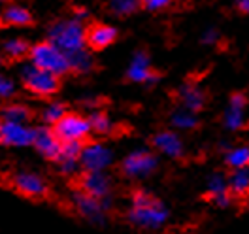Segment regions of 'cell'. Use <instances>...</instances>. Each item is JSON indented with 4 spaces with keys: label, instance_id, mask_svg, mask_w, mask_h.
Listing matches in <instances>:
<instances>
[{
    "label": "cell",
    "instance_id": "15",
    "mask_svg": "<svg viewBox=\"0 0 249 234\" xmlns=\"http://www.w3.org/2000/svg\"><path fill=\"white\" fill-rule=\"evenodd\" d=\"M246 108H248V98L242 93H234L225 109V126L229 130H240L246 123Z\"/></svg>",
    "mask_w": 249,
    "mask_h": 234
},
{
    "label": "cell",
    "instance_id": "30",
    "mask_svg": "<svg viewBox=\"0 0 249 234\" xmlns=\"http://www.w3.org/2000/svg\"><path fill=\"white\" fill-rule=\"evenodd\" d=\"M16 94V83L14 79L0 74V98H12Z\"/></svg>",
    "mask_w": 249,
    "mask_h": 234
},
{
    "label": "cell",
    "instance_id": "12",
    "mask_svg": "<svg viewBox=\"0 0 249 234\" xmlns=\"http://www.w3.org/2000/svg\"><path fill=\"white\" fill-rule=\"evenodd\" d=\"M126 78L134 83H155L157 74L151 68L149 55L145 51H136L126 68Z\"/></svg>",
    "mask_w": 249,
    "mask_h": 234
},
{
    "label": "cell",
    "instance_id": "3",
    "mask_svg": "<svg viewBox=\"0 0 249 234\" xmlns=\"http://www.w3.org/2000/svg\"><path fill=\"white\" fill-rule=\"evenodd\" d=\"M29 59H31V64L42 68V70H47V72H51L59 78L64 76L66 72H70L68 55L49 40L32 46L31 51H29Z\"/></svg>",
    "mask_w": 249,
    "mask_h": 234
},
{
    "label": "cell",
    "instance_id": "2",
    "mask_svg": "<svg viewBox=\"0 0 249 234\" xmlns=\"http://www.w3.org/2000/svg\"><path fill=\"white\" fill-rule=\"evenodd\" d=\"M49 42H53L68 57L85 49V27L79 17H64L49 27Z\"/></svg>",
    "mask_w": 249,
    "mask_h": 234
},
{
    "label": "cell",
    "instance_id": "14",
    "mask_svg": "<svg viewBox=\"0 0 249 234\" xmlns=\"http://www.w3.org/2000/svg\"><path fill=\"white\" fill-rule=\"evenodd\" d=\"M79 185H81V191H85L87 195H91L94 198H100V200H106L109 197V191H111L109 178L104 172L85 170V176L81 178Z\"/></svg>",
    "mask_w": 249,
    "mask_h": 234
},
{
    "label": "cell",
    "instance_id": "7",
    "mask_svg": "<svg viewBox=\"0 0 249 234\" xmlns=\"http://www.w3.org/2000/svg\"><path fill=\"white\" fill-rule=\"evenodd\" d=\"M111 162H113V153L108 145H104L100 142L83 144V149L79 155V164L83 166V170L104 172Z\"/></svg>",
    "mask_w": 249,
    "mask_h": 234
},
{
    "label": "cell",
    "instance_id": "35",
    "mask_svg": "<svg viewBox=\"0 0 249 234\" xmlns=\"http://www.w3.org/2000/svg\"><path fill=\"white\" fill-rule=\"evenodd\" d=\"M0 64H2V55H0Z\"/></svg>",
    "mask_w": 249,
    "mask_h": 234
},
{
    "label": "cell",
    "instance_id": "16",
    "mask_svg": "<svg viewBox=\"0 0 249 234\" xmlns=\"http://www.w3.org/2000/svg\"><path fill=\"white\" fill-rule=\"evenodd\" d=\"M153 145L159 153L170 157V159H179L185 153V145H183V140L172 132V130H160L157 132L155 138H153Z\"/></svg>",
    "mask_w": 249,
    "mask_h": 234
},
{
    "label": "cell",
    "instance_id": "26",
    "mask_svg": "<svg viewBox=\"0 0 249 234\" xmlns=\"http://www.w3.org/2000/svg\"><path fill=\"white\" fill-rule=\"evenodd\" d=\"M87 119H89V125H91V132H94V134L104 136L111 130V121L104 111H93Z\"/></svg>",
    "mask_w": 249,
    "mask_h": 234
},
{
    "label": "cell",
    "instance_id": "34",
    "mask_svg": "<svg viewBox=\"0 0 249 234\" xmlns=\"http://www.w3.org/2000/svg\"><path fill=\"white\" fill-rule=\"evenodd\" d=\"M0 136H2V119H0Z\"/></svg>",
    "mask_w": 249,
    "mask_h": 234
},
{
    "label": "cell",
    "instance_id": "23",
    "mask_svg": "<svg viewBox=\"0 0 249 234\" xmlns=\"http://www.w3.org/2000/svg\"><path fill=\"white\" fill-rule=\"evenodd\" d=\"M2 51H4V55H6L8 59H12V61H19V59H23V57H27V55H29L31 46H29L25 40H21V38H12V40L4 42Z\"/></svg>",
    "mask_w": 249,
    "mask_h": 234
},
{
    "label": "cell",
    "instance_id": "13",
    "mask_svg": "<svg viewBox=\"0 0 249 234\" xmlns=\"http://www.w3.org/2000/svg\"><path fill=\"white\" fill-rule=\"evenodd\" d=\"M117 40V29L106 23H94L93 27L85 29V42L93 51H102Z\"/></svg>",
    "mask_w": 249,
    "mask_h": 234
},
{
    "label": "cell",
    "instance_id": "24",
    "mask_svg": "<svg viewBox=\"0 0 249 234\" xmlns=\"http://www.w3.org/2000/svg\"><path fill=\"white\" fill-rule=\"evenodd\" d=\"M32 117V111L25 104H10L2 111L4 121H16V123H29Z\"/></svg>",
    "mask_w": 249,
    "mask_h": 234
},
{
    "label": "cell",
    "instance_id": "5",
    "mask_svg": "<svg viewBox=\"0 0 249 234\" xmlns=\"http://www.w3.org/2000/svg\"><path fill=\"white\" fill-rule=\"evenodd\" d=\"M53 130L61 138V142H85L93 134L87 117L68 111L53 125Z\"/></svg>",
    "mask_w": 249,
    "mask_h": 234
},
{
    "label": "cell",
    "instance_id": "17",
    "mask_svg": "<svg viewBox=\"0 0 249 234\" xmlns=\"http://www.w3.org/2000/svg\"><path fill=\"white\" fill-rule=\"evenodd\" d=\"M231 189H229V180L221 174H213L210 180H208V197L217 204L227 208L231 204Z\"/></svg>",
    "mask_w": 249,
    "mask_h": 234
},
{
    "label": "cell",
    "instance_id": "22",
    "mask_svg": "<svg viewBox=\"0 0 249 234\" xmlns=\"http://www.w3.org/2000/svg\"><path fill=\"white\" fill-rule=\"evenodd\" d=\"M170 123L176 126L178 130H191V128H195L196 123H198L196 111H191V109H187L181 106V108L176 109L170 115Z\"/></svg>",
    "mask_w": 249,
    "mask_h": 234
},
{
    "label": "cell",
    "instance_id": "10",
    "mask_svg": "<svg viewBox=\"0 0 249 234\" xmlns=\"http://www.w3.org/2000/svg\"><path fill=\"white\" fill-rule=\"evenodd\" d=\"M0 142L12 147H25L34 142V128L29 123H16V121H2V136Z\"/></svg>",
    "mask_w": 249,
    "mask_h": 234
},
{
    "label": "cell",
    "instance_id": "18",
    "mask_svg": "<svg viewBox=\"0 0 249 234\" xmlns=\"http://www.w3.org/2000/svg\"><path fill=\"white\" fill-rule=\"evenodd\" d=\"M178 96H179L181 106L191 109V111H198L206 104V94H204L202 87H198L196 83H185V85H181L179 91H178Z\"/></svg>",
    "mask_w": 249,
    "mask_h": 234
},
{
    "label": "cell",
    "instance_id": "11",
    "mask_svg": "<svg viewBox=\"0 0 249 234\" xmlns=\"http://www.w3.org/2000/svg\"><path fill=\"white\" fill-rule=\"evenodd\" d=\"M14 187L29 198H44L47 195L46 180L34 172H19L14 176Z\"/></svg>",
    "mask_w": 249,
    "mask_h": 234
},
{
    "label": "cell",
    "instance_id": "25",
    "mask_svg": "<svg viewBox=\"0 0 249 234\" xmlns=\"http://www.w3.org/2000/svg\"><path fill=\"white\" fill-rule=\"evenodd\" d=\"M68 61H70V70H72V72L87 74V72L93 70V57H91V53H89L87 49H81L78 53L70 55Z\"/></svg>",
    "mask_w": 249,
    "mask_h": 234
},
{
    "label": "cell",
    "instance_id": "29",
    "mask_svg": "<svg viewBox=\"0 0 249 234\" xmlns=\"http://www.w3.org/2000/svg\"><path fill=\"white\" fill-rule=\"evenodd\" d=\"M83 144H85V142H62L61 155H59V159H70V161H79L81 149H83ZM59 159H57V161H59Z\"/></svg>",
    "mask_w": 249,
    "mask_h": 234
},
{
    "label": "cell",
    "instance_id": "27",
    "mask_svg": "<svg viewBox=\"0 0 249 234\" xmlns=\"http://www.w3.org/2000/svg\"><path fill=\"white\" fill-rule=\"evenodd\" d=\"M140 6H142V0H111V2H109L111 14L121 16V17L134 14Z\"/></svg>",
    "mask_w": 249,
    "mask_h": 234
},
{
    "label": "cell",
    "instance_id": "4",
    "mask_svg": "<svg viewBox=\"0 0 249 234\" xmlns=\"http://www.w3.org/2000/svg\"><path fill=\"white\" fill-rule=\"evenodd\" d=\"M21 79L29 93H32L34 96H42V98L53 96L59 91V85H61L59 76H55L47 70H42L34 64H27L21 70Z\"/></svg>",
    "mask_w": 249,
    "mask_h": 234
},
{
    "label": "cell",
    "instance_id": "32",
    "mask_svg": "<svg viewBox=\"0 0 249 234\" xmlns=\"http://www.w3.org/2000/svg\"><path fill=\"white\" fill-rule=\"evenodd\" d=\"M202 42L206 46H215L219 42V34L217 31H213V29H210V31H206L202 34Z\"/></svg>",
    "mask_w": 249,
    "mask_h": 234
},
{
    "label": "cell",
    "instance_id": "8",
    "mask_svg": "<svg viewBox=\"0 0 249 234\" xmlns=\"http://www.w3.org/2000/svg\"><path fill=\"white\" fill-rule=\"evenodd\" d=\"M72 204L78 210V214L81 217H85L91 223H104L106 217V210L109 208V200H100L94 198L91 195H87L85 191H76L72 195Z\"/></svg>",
    "mask_w": 249,
    "mask_h": 234
},
{
    "label": "cell",
    "instance_id": "21",
    "mask_svg": "<svg viewBox=\"0 0 249 234\" xmlns=\"http://www.w3.org/2000/svg\"><path fill=\"white\" fill-rule=\"evenodd\" d=\"M227 166H231L232 170L236 168H248L249 166V145H236L229 147L227 155H225Z\"/></svg>",
    "mask_w": 249,
    "mask_h": 234
},
{
    "label": "cell",
    "instance_id": "19",
    "mask_svg": "<svg viewBox=\"0 0 249 234\" xmlns=\"http://www.w3.org/2000/svg\"><path fill=\"white\" fill-rule=\"evenodd\" d=\"M0 21L4 25H10V27H27L32 23V16L31 12L23 6H8L2 16H0Z\"/></svg>",
    "mask_w": 249,
    "mask_h": 234
},
{
    "label": "cell",
    "instance_id": "20",
    "mask_svg": "<svg viewBox=\"0 0 249 234\" xmlns=\"http://www.w3.org/2000/svg\"><path fill=\"white\" fill-rule=\"evenodd\" d=\"M229 189L236 197L249 195V166L248 168H236L229 178Z\"/></svg>",
    "mask_w": 249,
    "mask_h": 234
},
{
    "label": "cell",
    "instance_id": "6",
    "mask_svg": "<svg viewBox=\"0 0 249 234\" xmlns=\"http://www.w3.org/2000/svg\"><path fill=\"white\" fill-rule=\"evenodd\" d=\"M157 166H159V161L151 151L138 149V151H132L124 157L121 162V172L126 178L142 180V178L151 176L157 170Z\"/></svg>",
    "mask_w": 249,
    "mask_h": 234
},
{
    "label": "cell",
    "instance_id": "28",
    "mask_svg": "<svg viewBox=\"0 0 249 234\" xmlns=\"http://www.w3.org/2000/svg\"><path fill=\"white\" fill-rule=\"evenodd\" d=\"M64 113H66V109H64V106H62L61 102H51V104H47L46 108H44V111H42V119H44V123L53 126Z\"/></svg>",
    "mask_w": 249,
    "mask_h": 234
},
{
    "label": "cell",
    "instance_id": "1",
    "mask_svg": "<svg viewBox=\"0 0 249 234\" xmlns=\"http://www.w3.org/2000/svg\"><path fill=\"white\" fill-rule=\"evenodd\" d=\"M128 219L132 225L143 231H155L160 229L166 219L168 210L157 197L145 191H136L132 195V206L128 210Z\"/></svg>",
    "mask_w": 249,
    "mask_h": 234
},
{
    "label": "cell",
    "instance_id": "31",
    "mask_svg": "<svg viewBox=\"0 0 249 234\" xmlns=\"http://www.w3.org/2000/svg\"><path fill=\"white\" fill-rule=\"evenodd\" d=\"M174 0H142V6L149 12H159V10H164L168 8Z\"/></svg>",
    "mask_w": 249,
    "mask_h": 234
},
{
    "label": "cell",
    "instance_id": "33",
    "mask_svg": "<svg viewBox=\"0 0 249 234\" xmlns=\"http://www.w3.org/2000/svg\"><path fill=\"white\" fill-rule=\"evenodd\" d=\"M236 6L242 14H249V0H236Z\"/></svg>",
    "mask_w": 249,
    "mask_h": 234
},
{
    "label": "cell",
    "instance_id": "9",
    "mask_svg": "<svg viewBox=\"0 0 249 234\" xmlns=\"http://www.w3.org/2000/svg\"><path fill=\"white\" fill-rule=\"evenodd\" d=\"M32 145L38 149V153L46 159H51V161H57L59 155H61V147L62 142L61 138L55 134L53 126H40V128H34V142Z\"/></svg>",
    "mask_w": 249,
    "mask_h": 234
}]
</instances>
